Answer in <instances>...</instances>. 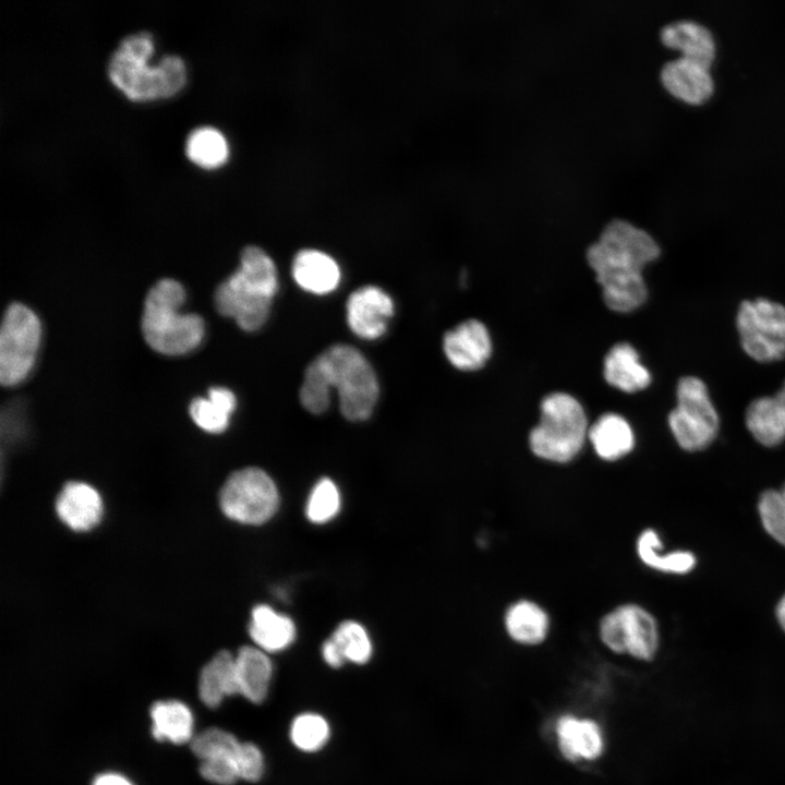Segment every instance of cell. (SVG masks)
Here are the masks:
<instances>
[{
	"instance_id": "cell-14",
	"label": "cell",
	"mask_w": 785,
	"mask_h": 785,
	"mask_svg": "<svg viewBox=\"0 0 785 785\" xmlns=\"http://www.w3.org/2000/svg\"><path fill=\"white\" fill-rule=\"evenodd\" d=\"M443 349L455 367L474 371L481 369L491 357L492 341L482 322L468 319L444 335Z\"/></svg>"
},
{
	"instance_id": "cell-10",
	"label": "cell",
	"mask_w": 785,
	"mask_h": 785,
	"mask_svg": "<svg viewBox=\"0 0 785 785\" xmlns=\"http://www.w3.org/2000/svg\"><path fill=\"white\" fill-rule=\"evenodd\" d=\"M736 327L744 351L762 363L775 362L785 357V306L778 302L758 298L740 303Z\"/></svg>"
},
{
	"instance_id": "cell-19",
	"label": "cell",
	"mask_w": 785,
	"mask_h": 785,
	"mask_svg": "<svg viewBox=\"0 0 785 785\" xmlns=\"http://www.w3.org/2000/svg\"><path fill=\"white\" fill-rule=\"evenodd\" d=\"M249 633L255 647L266 653L280 652L295 640L293 620L266 604L256 605L251 612Z\"/></svg>"
},
{
	"instance_id": "cell-3",
	"label": "cell",
	"mask_w": 785,
	"mask_h": 785,
	"mask_svg": "<svg viewBox=\"0 0 785 785\" xmlns=\"http://www.w3.org/2000/svg\"><path fill=\"white\" fill-rule=\"evenodd\" d=\"M153 52V36L142 31L123 37L108 61L110 81L132 100L170 97L185 85L186 67L183 59L177 55H166L157 65L150 67L147 61Z\"/></svg>"
},
{
	"instance_id": "cell-1",
	"label": "cell",
	"mask_w": 785,
	"mask_h": 785,
	"mask_svg": "<svg viewBox=\"0 0 785 785\" xmlns=\"http://www.w3.org/2000/svg\"><path fill=\"white\" fill-rule=\"evenodd\" d=\"M656 241L645 230L615 218L587 250V261L602 288L603 300L612 311L627 313L648 297L642 270L660 256Z\"/></svg>"
},
{
	"instance_id": "cell-5",
	"label": "cell",
	"mask_w": 785,
	"mask_h": 785,
	"mask_svg": "<svg viewBox=\"0 0 785 785\" xmlns=\"http://www.w3.org/2000/svg\"><path fill=\"white\" fill-rule=\"evenodd\" d=\"M185 291L171 278L156 282L148 291L142 315V333L147 345L161 354L180 355L195 349L205 333L203 318L181 313Z\"/></svg>"
},
{
	"instance_id": "cell-29",
	"label": "cell",
	"mask_w": 785,
	"mask_h": 785,
	"mask_svg": "<svg viewBox=\"0 0 785 785\" xmlns=\"http://www.w3.org/2000/svg\"><path fill=\"white\" fill-rule=\"evenodd\" d=\"M660 547L662 544L656 531L647 529L641 532L637 541V553L644 565L669 573H686L695 567L696 557L690 552L660 554Z\"/></svg>"
},
{
	"instance_id": "cell-22",
	"label": "cell",
	"mask_w": 785,
	"mask_h": 785,
	"mask_svg": "<svg viewBox=\"0 0 785 785\" xmlns=\"http://www.w3.org/2000/svg\"><path fill=\"white\" fill-rule=\"evenodd\" d=\"M239 693L235 656L222 650L207 662L198 678V696L208 708H217L222 700Z\"/></svg>"
},
{
	"instance_id": "cell-25",
	"label": "cell",
	"mask_w": 785,
	"mask_h": 785,
	"mask_svg": "<svg viewBox=\"0 0 785 785\" xmlns=\"http://www.w3.org/2000/svg\"><path fill=\"white\" fill-rule=\"evenodd\" d=\"M152 734L156 740L174 745L191 742L194 717L191 709L179 700L156 701L150 706Z\"/></svg>"
},
{
	"instance_id": "cell-20",
	"label": "cell",
	"mask_w": 785,
	"mask_h": 785,
	"mask_svg": "<svg viewBox=\"0 0 785 785\" xmlns=\"http://www.w3.org/2000/svg\"><path fill=\"white\" fill-rule=\"evenodd\" d=\"M604 378L625 392H637L651 383V374L640 362L637 350L628 342L613 346L604 359Z\"/></svg>"
},
{
	"instance_id": "cell-37",
	"label": "cell",
	"mask_w": 785,
	"mask_h": 785,
	"mask_svg": "<svg viewBox=\"0 0 785 785\" xmlns=\"http://www.w3.org/2000/svg\"><path fill=\"white\" fill-rule=\"evenodd\" d=\"M322 655L324 661L330 666L338 668L343 665L346 659L338 644L329 638L322 645Z\"/></svg>"
},
{
	"instance_id": "cell-23",
	"label": "cell",
	"mask_w": 785,
	"mask_h": 785,
	"mask_svg": "<svg viewBox=\"0 0 785 785\" xmlns=\"http://www.w3.org/2000/svg\"><path fill=\"white\" fill-rule=\"evenodd\" d=\"M588 438L596 455L605 461H616L625 457L635 446L631 426L616 413L601 415L589 427Z\"/></svg>"
},
{
	"instance_id": "cell-12",
	"label": "cell",
	"mask_w": 785,
	"mask_h": 785,
	"mask_svg": "<svg viewBox=\"0 0 785 785\" xmlns=\"http://www.w3.org/2000/svg\"><path fill=\"white\" fill-rule=\"evenodd\" d=\"M391 297L377 286H364L354 290L346 304L347 323L351 331L366 340H374L387 330L394 315Z\"/></svg>"
},
{
	"instance_id": "cell-24",
	"label": "cell",
	"mask_w": 785,
	"mask_h": 785,
	"mask_svg": "<svg viewBox=\"0 0 785 785\" xmlns=\"http://www.w3.org/2000/svg\"><path fill=\"white\" fill-rule=\"evenodd\" d=\"M504 624L508 636L515 642L536 645L546 639L551 620L546 611L535 602L519 600L507 608Z\"/></svg>"
},
{
	"instance_id": "cell-15",
	"label": "cell",
	"mask_w": 785,
	"mask_h": 785,
	"mask_svg": "<svg viewBox=\"0 0 785 785\" xmlns=\"http://www.w3.org/2000/svg\"><path fill=\"white\" fill-rule=\"evenodd\" d=\"M556 736L559 752L570 762L593 761L604 751L602 729L591 718L564 715L556 723Z\"/></svg>"
},
{
	"instance_id": "cell-13",
	"label": "cell",
	"mask_w": 785,
	"mask_h": 785,
	"mask_svg": "<svg viewBox=\"0 0 785 785\" xmlns=\"http://www.w3.org/2000/svg\"><path fill=\"white\" fill-rule=\"evenodd\" d=\"M60 521L75 532H87L98 526L104 516V500L100 493L89 483L69 481L55 502Z\"/></svg>"
},
{
	"instance_id": "cell-2",
	"label": "cell",
	"mask_w": 785,
	"mask_h": 785,
	"mask_svg": "<svg viewBox=\"0 0 785 785\" xmlns=\"http://www.w3.org/2000/svg\"><path fill=\"white\" fill-rule=\"evenodd\" d=\"M337 390L342 415L353 422L367 420L379 396L374 369L354 347L337 343L317 355L306 367L299 398L312 414L324 413L330 390Z\"/></svg>"
},
{
	"instance_id": "cell-11",
	"label": "cell",
	"mask_w": 785,
	"mask_h": 785,
	"mask_svg": "<svg viewBox=\"0 0 785 785\" xmlns=\"http://www.w3.org/2000/svg\"><path fill=\"white\" fill-rule=\"evenodd\" d=\"M599 632L611 651L629 654L640 661H651L660 644L655 618L632 603L619 605L607 613L600 621Z\"/></svg>"
},
{
	"instance_id": "cell-4",
	"label": "cell",
	"mask_w": 785,
	"mask_h": 785,
	"mask_svg": "<svg viewBox=\"0 0 785 785\" xmlns=\"http://www.w3.org/2000/svg\"><path fill=\"white\" fill-rule=\"evenodd\" d=\"M278 291V274L271 257L256 245L245 246L238 269L216 289L217 311L235 321L245 331L259 329L267 321Z\"/></svg>"
},
{
	"instance_id": "cell-9",
	"label": "cell",
	"mask_w": 785,
	"mask_h": 785,
	"mask_svg": "<svg viewBox=\"0 0 785 785\" xmlns=\"http://www.w3.org/2000/svg\"><path fill=\"white\" fill-rule=\"evenodd\" d=\"M41 339L38 316L22 303L8 306L0 330V381L10 387L31 372Z\"/></svg>"
},
{
	"instance_id": "cell-8",
	"label": "cell",
	"mask_w": 785,
	"mask_h": 785,
	"mask_svg": "<svg viewBox=\"0 0 785 785\" xmlns=\"http://www.w3.org/2000/svg\"><path fill=\"white\" fill-rule=\"evenodd\" d=\"M219 507L234 522L259 526L277 512L278 488L263 469L246 467L227 478L219 492Z\"/></svg>"
},
{
	"instance_id": "cell-27",
	"label": "cell",
	"mask_w": 785,
	"mask_h": 785,
	"mask_svg": "<svg viewBox=\"0 0 785 785\" xmlns=\"http://www.w3.org/2000/svg\"><path fill=\"white\" fill-rule=\"evenodd\" d=\"M745 421L748 431L763 446H777L785 439V423L773 396L752 400Z\"/></svg>"
},
{
	"instance_id": "cell-38",
	"label": "cell",
	"mask_w": 785,
	"mask_h": 785,
	"mask_svg": "<svg viewBox=\"0 0 785 785\" xmlns=\"http://www.w3.org/2000/svg\"><path fill=\"white\" fill-rule=\"evenodd\" d=\"M92 785H134L124 775L116 772H106L98 774L93 780Z\"/></svg>"
},
{
	"instance_id": "cell-34",
	"label": "cell",
	"mask_w": 785,
	"mask_h": 785,
	"mask_svg": "<svg viewBox=\"0 0 785 785\" xmlns=\"http://www.w3.org/2000/svg\"><path fill=\"white\" fill-rule=\"evenodd\" d=\"M758 509L765 531L785 546V485L780 490L765 491Z\"/></svg>"
},
{
	"instance_id": "cell-36",
	"label": "cell",
	"mask_w": 785,
	"mask_h": 785,
	"mask_svg": "<svg viewBox=\"0 0 785 785\" xmlns=\"http://www.w3.org/2000/svg\"><path fill=\"white\" fill-rule=\"evenodd\" d=\"M198 770L203 778L217 785H232L239 780L235 756L203 760Z\"/></svg>"
},
{
	"instance_id": "cell-6",
	"label": "cell",
	"mask_w": 785,
	"mask_h": 785,
	"mask_svg": "<svg viewBox=\"0 0 785 785\" xmlns=\"http://www.w3.org/2000/svg\"><path fill=\"white\" fill-rule=\"evenodd\" d=\"M589 426L580 402L566 392H553L541 402L539 423L531 430L529 446L540 459L566 463L581 451Z\"/></svg>"
},
{
	"instance_id": "cell-17",
	"label": "cell",
	"mask_w": 785,
	"mask_h": 785,
	"mask_svg": "<svg viewBox=\"0 0 785 785\" xmlns=\"http://www.w3.org/2000/svg\"><path fill=\"white\" fill-rule=\"evenodd\" d=\"M291 273L301 289L318 295L336 290L341 278L337 262L315 249L299 251L292 261Z\"/></svg>"
},
{
	"instance_id": "cell-39",
	"label": "cell",
	"mask_w": 785,
	"mask_h": 785,
	"mask_svg": "<svg viewBox=\"0 0 785 785\" xmlns=\"http://www.w3.org/2000/svg\"><path fill=\"white\" fill-rule=\"evenodd\" d=\"M773 397L778 406L780 412L785 423V382Z\"/></svg>"
},
{
	"instance_id": "cell-31",
	"label": "cell",
	"mask_w": 785,
	"mask_h": 785,
	"mask_svg": "<svg viewBox=\"0 0 785 785\" xmlns=\"http://www.w3.org/2000/svg\"><path fill=\"white\" fill-rule=\"evenodd\" d=\"M330 638L338 644L346 661L364 664L372 655L373 649L369 633L361 624L354 620H345L339 624Z\"/></svg>"
},
{
	"instance_id": "cell-7",
	"label": "cell",
	"mask_w": 785,
	"mask_h": 785,
	"mask_svg": "<svg viewBox=\"0 0 785 785\" xmlns=\"http://www.w3.org/2000/svg\"><path fill=\"white\" fill-rule=\"evenodd\" d=\"M676 400L667 421L677 444L687 451L706 448L717 434L720 419L704 382L696 376L681 377Z\"/></svg>"
},
{
	"instance_id": "cell-30",
	"label": "cell",
	"mask_w": 785,
	"mask_h": 785,
	"mask_svg": "<svg viewBox=\"0 0 785 785\" xmlns=\"http://www.w3.org/2000/svg\"><path fill=\"white\" fill-rule=\"evenodd\" d=\"M330 735L327 721L316 713H302L298 715L290 727L292 744L305 752L322 749Z\"/></svg>"
},
{
	"instance_id": "cell-28",
	"label": "cell",
	"mask_w": 785,
	"mask_h": 785,
	"mask_svg": "<svg viewBox=\"0 0 785 785\" xmlns=\"http://www.w3.org/2000/svg\"><path fill=\"white\" fill-rule=\"evenodd\" d=\"M185 154L191 161L200 167L216 168L224 165L228 159V141L214 126H198L193 129L186 137Z\"/></svg>"
},
{
	"instance_id": "cell-18",
	"label": "cell",
	"mask_w": 785,
	"mask_h": 785,
	"mask_svg": "<svg viewBox=\"0 0 785 785\" xmlns=\"http://www.w3.org/2000/svg\"><path fill=\"white\" fill-rule=\"evenodd\" d=\"M662 43L678 49L681 57L710 69L715 58V40L711 31L691 20L669 23L661 29Z\"/></svg>"
},
{
	"instance_id": "cell-33",
	"label": "cell",
	"mask_w": 785,
	"mask_h": 785,
	"mask_svg": "<svg viewBox=\"0 0 785 785\" xmlns=\"http://www.w3.org/2000/svg\"><path fill=\"white\" fill-rule=\"evenodd\" d=\"M240 744L230 732L210 727L193 737L191 749L203 761L212 758L235 756Z\"/></svg>"
},
{
	"instance_id": "cell-26",
	"label": "cell",
	"mask_w": 785,
	"mask_h": 785,
	"mask_svg": "<svg viewBox=\"0 0 785 785\" xmlns=\"http://www.w3.org/2000/svg\"><path fill=\"white\" fill-rule=\"evenodd\" d=\"M237 407L234 394L226 387H212L207 398L192 400L189 411L194 423L203 431L219 434L229 425L231 413Z\"/></svg>"
},
{
	"instance_id": "cell-21",
	"label": "cell",
	"mask_w": 785,
	"mask_h": 785,
	"mask_svg": "<svg viewBox=\"0 0 785 785\" xmlns=\"http://www.w3.org/2000/svg\"><path fill=\"white\" fill-rule=\"evenodd\" d=\"M235 656L239 695L252 703H262L268 693L273 663L266 652L257 647L243 645Z\"/></svg>"
},
{
	"instance_id": "cell-35",
	"label": "cell",
	"mask_w": 785,
	"mask_h": 785,
	"mask_svg": "<svg viewBox=\"0 0 785 785\" xmlns=\"http://www.w3.org/2000/svg\"><path fill=\"white\" fill-rule=\"evenodd\" d=\"M235 766L239 778L257 782L265 768L261 749L252 742H241L235 753Z\"/></svg>"
},
{
	"instance_id": "cell-32",
	"label": "cell",
	"mask_w": 785,
	"mask_h": 785,
	"mask_svg": "<svg viewBox=\"0 0 785 785\" xmlns=\"http://www.w3.org/2000/svg\"><path fill=\"white\" fill-rule=\"evenodd\" d=\"M340 506L341 496L337 485L333 480L323 478L310 493L305 515L311 522L322 524L334 519Z\"/></svg>"
},
{
	"instance_id": "cell-40",
	"label": "cell",
	"mask_w": 785,
	"mask_h": 785,
	"mask_svg": "<svg viewBox=\"0 0 785 785\" xmlns=\"http://www.w3.org/2000/svg\"><path fill=\"white\" fill-rule=\"evenodd\" d=\"M775 614H776V618H777L778 625L781 626V628H782V629L784 630V632H785V594H784L783 597L780 600V602H778V604H777V606H776Z\"/></svg>"
},
{
	"instance_id": "cell-16",
	"label": "cell",
	"mask_w": 785,
	"mask_h": 785,
	"mask_svg": "<svg viewBox=\"0 0 785 785\" xmlns=\"http://www.w3.org/2000/svg\"><path fill=\"white\" fill-rule=\"evenodd\" d=\"M661 81L674 97L691 105L706 101L714 90L709 68L683 57L664 64Z\"/></svg>"
}]
</instances>
